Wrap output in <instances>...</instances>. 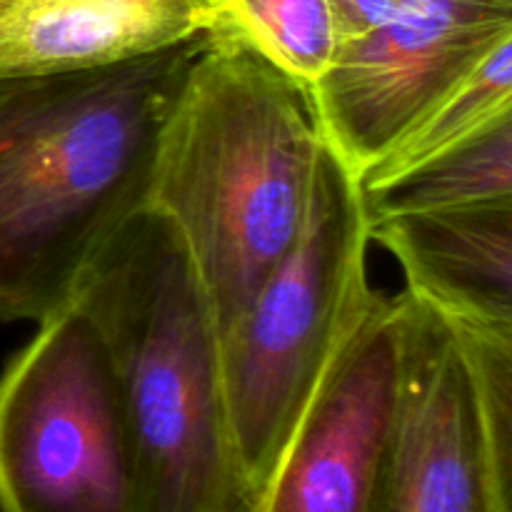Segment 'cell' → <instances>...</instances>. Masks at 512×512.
Returning <instances> with one entry per match:
<instances>
[{
  "label": "cell",
  "mask_w": 512,
  "mask_h": 512,
  "mask_svg": "<svg viewBox=\"0 0 512 512\" xmlns=\"http://www.w3.org/2000/svg\"><path fill=\"white\" fill-rule=\"evenodd\" d=\"M210 33L75 73L0 80V323L48 318L148 208L160 128Z\"/></svg>",
  "instance_id": "cell-1"
},
{
  "label": "cell",
  "mask_w": 512,
  "mask_h": 512,
  "mask_svg": "<svg viewBox=\"0 0 512 512\" xmlns=\"http://www.w3.org/2000/svg\"><path fill=\"white\" fill-rule=\"evenodd\" d=\"M323 143L308 85L213 28L160 128L148 208L183 240L218 335L298 240Z\"/></svg>",
  "instance_id": "cell-2"
},
{
  "label": "cell",
  "mask_w": 512,
  "mask_h": 512,
  "mask_svg": "<svg viewBox=\"0 0 512 512\" xmlns=\"http://www.w3.org/2000/svg\"><path fill=\"white\" fill-rule=\"evenodd\" d=\"M118 373L138 512H248L225 408L220 335L173 225L143 208L83 270L73 298Z\"/></svg>",
  "instance_id": "cell-3"
},
{
  "label": "cell",
  "mask_w": 512,
  "mask_h": 512,
  "mask_svg": "<svg viewBox=\"0 0 512 512\" xmlns=\"http://www.w3.org/2000/svg\"><path fill=\"white\" fill-rule=\"evenodd\" d=\"M368 243L358 180L323 143L298 240L220 333L230 440L248 512L368 305Z\"/></svg>",
  "instance_id": "cell-4"
},
{
  "label": "cell",
  "mask_w": 512,
  "mask_h": 512,
  "mask_svg": "<svg viewBox=\"0 0 512 512\" xmlns=\"http://www.w3.org/2000/svg\"><path fill=\"white\" fill-rule=\"evenodd\" d=\"M0 375V512H138L118 373L75 300Z\"/></svg>",
  "instance_id": "cell-5"
},
{
  "label": "cell",
  "mask_w": 512,
  "mask_h": 512,
  "mask_svg": "<svg viewBox=\"0 0 512 512\" xmlns=\"http://www.w3.org/2000/svg\"><path fill=\"white\" fill-rule=\"evenodd\" d=\"M512 38V0H400L308 88L323 138L363 173L440 95Z\"/></svg>",
  "instance_id": "cell-6"
},
{
  "label": "cell",
  "mask_w": 512,
  "mask_h": 512,
  "mask_svg": "<svg viewBox=\"0 0 512 512\" xmlns=\"http://www.w3.org/2000/svg\"><path fill=\"white\" fill-rule=\"evenodd\" d=\"M403 373L370 512H512L458 330L405 290Z\"/></svg>",
  "instance_id": "cell-7"
},
{
  "label": "cell",
  "mask_w": 512,
  "mask_h": 512,
  "mask_svg": "<svg viewBox=\"0 0 512 512\" xmlns=\"http://www.w3.org/2000/svg\"><path fill=\"white\" fill-rule=\"evenodd\" d=\"M400 373V303L373 290L250 512H370Z\"/></svg>",
  "instance_id": "cell-8"
},
{
  "label": "cell",
  "mask_w": 512,
  "mask_h": 512,
  "mask_svg": "<svg viewBox=\"0 0 512 512\" xmlns=\"http://www.w3.org/2000/svg\"><path fill=\"white\" fill-rule=\"evenodd\" d=\"M213 28L210 0H0V80L118 65Z\"/></svg>",
  "instance_id": "cell-9"
},
{
  "label": "cell",
  "mask_w": 512,
  "mask_h": 512,
  "mask_svg": "<svg viewBox=\"0 0 512 512\" xmlns=\"http://www.w3.org/2000/svg\"><path fill=\"white\" fill-rule=\"evenodd\" d=\"M408 293L455 325L512 328V203L403 213L368 223Z\"/></svg>",
  "instance_id": "cell-10"
},
{
  "label": "cell",
  "mask_w": 512,
  "mask_h": 512,
  "mask_svg": "<svg viewBox=\"0 0 512 512\" xmlns=\"http://www.w3.org/2000/svg\"><path fill=\"white\" fill-rule=\"evenodd\" d=\"M368 223L403 213L512 203V113L395 178L358 185Z\"/></svg>",
  "instance_id": "cell-11"
},
{
  "label": "cell",
  "mask_w": 512,
  "mask_h": 512,
  "mask_svg": "<svg viewBox=\"0 0 512 512\" xmlns=\"http://www.w3.org/2000/svg\"><path fill=\"white\" fill-rule=\"evenodd\" d=\"M505 113H512V38L440 95L355 180L358 185H373L395 178L470 138Z\"/></svg>",
  "instance_id": "cell-12"
},
{
  "label": "cell",
  "mask_w": 512,
  "mask_h": 512,
  "mask_svg": "<svg viewBox=\"0 0 512 512\" xmlns=\"http://www.w3.org/2000/svg\"><path fill=\"white\" fill-rule=\"evenodd\" d=\"M215 28L235 35L303 85H313L340 48L330 0H210Z\"/></svg>",
  "instance_id": "cell-13"
},
{
  "label": "cell",
  "mask_w": 512,
  "mask_h": 512,
  "mask_svg": "<svg viewBox=\"0 0 512 512\" xmlns=\"http://www.w3.org/2000/svg\"><path fill=\"white\" fill-rule=\"evenodd\" d=\"M340 45L363 38L378 28L400 0H330Z\"/></svg>",
  "instance_id": "cell-14"
}]
</instances>
